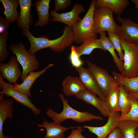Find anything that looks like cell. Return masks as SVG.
I'll return each mask as SVG.
<instances>
[{"label": "cell", "mask_w": 138, "mask_h": 138, "mask_svg": "<svg viewBox=\"0 0 138 138\" xmlns=\"http://www.w3.org/2000/svg\"><path fill=\"white\" fill-rule=\"evenodd\" d=\"M50 0H40L34 3L39 17L38 20L35 23L36 27H42L49 22L50 14L49 13Z\"/></svg>", "instance_id": "22"}, {"label": "cell", "mask_w": 138, "mask_h": 138, "mask_svg": "<svg viewBox=\"0 0 138 138\" xmlns=\"http://www.w3.org/2000/svg\"><path fill=\"white\" fill-rule=\"evenodd\" d=\"M71 50L69 58L72 66L75 68L82 67L83 62L75 51L74 45L71 47Z\"/></svg>", "instance_id": "32"}, {"label": "cell", "mask_w": 138, "mask_h": 138, "mask_svg": "<svg viewBox=\"0 0 138 138\" xmlns=\"http://www.w3.org/2000/svg\"><path fill=\"white\" fill-rule=\"evenodd\" d=\"M18 63L16 56L13 55L7 63H0V72L3 77L9 83H16L18 78L22 75Z\"/></svg>", "instance_id": "12"}, {"label": "cell", "mask_w": 138, "mask_h": 138, "mask_svg": "<svg viewBox=\"0 0 138 138\" xmlns=\"http://www.w3.org/2000/svg\"><path fill=\"white\" fill-rule=\"evenodd\" d=\"M107 138H124L120 129L117 127L109 134Z\"/></svg>", "instance_id": "36"}, {"label": "cell", "mask_w": 138, "mask_h": 138, "mask_svg": "<svg viewBox=\"0 0 138 138\" xmlns=\"http://www.w3.org/2000/svg\"><path fill=\"white\" fill-rule=\"evenodd\" d=\"M129 93L138 99V94L134 93L128 92Z\"/></svg>", "instance_id": "38"}, {"label": "cell", "mask_w": 138, "mask_h": 138, "mask_svg": "<svg viewBox=\"0 0 138 138\" xmlns=\"http://www.w3.org/2000/svg\"><path fill=\"white\" fill-rule=\"evenodd\" d=\"M4 6V11L3 13L6 16V19L9 23L14 22L17 20L19 16L17 11V8L19 5L18 0H0Z\"/></svg>", "instance_id": "25"}, {"label": "cell", "mask_w": 138, "mask_h": 138, "mask_svg": "<svg viewBox=\"0 0 138 138\" xmlns=\"http://www.w3.org/2000/svg\"><path fill=\"white\" fill-rule=\"evenodd\" d=\"M128 96L131 102V109L126 115L120 117V120H130L138 122V99L129 93Z\"/></svg>", "instance_id": "29"}, {"label": "cell", "mask_w": 138, "mask_h": 138, "mask_svg": "<svg viewBox=\"0 0 138 138\" xmlns=\"http://www.w3.org/2000/svg\"><path fill=\"white\" fill-rule=\"evenodd\" d=\"M9 48L15 54L19 63L22 68L21 79L23 81L31 71H37L39 67V63L34 55L30 54L22 42L12 44Z\"/></svg>", "instance_id": "6"}, {"label": "cell", "mask_w": 138, "mask_h": 138, "mask_svg": "<svg viewBox=\"0 0 138 138\" xmlns=\"http://www.w3.org/2000/svg\"><path fill=\"white\" fill-rule=\"evenodd\" d=\"M59 96L63 103L62 111L58 113L50 108L46 112L48 116L53 121L61 123L66 119H70L77 122L83 123L94 120H103L100 116L93 114L88 111L82 112L74 109L68 104V99L65 98L62 93L60 94Z\"/></svg>", "instance_id": "2"}, {"label": "cell", "mask_w": 138, "mask_h": 138, "mask_svg": "<svg viewBox=\"0 0 138 138\" xmlns=\"http://www.w3.org/2000/svg\"><path fill=\"white\" fill-rule=\"evenodd\" d=\"M22 33L30 43L28 51L33 55L39 50L47 48H50L53 52L60 53L70 46L74 42L72 28L67 26L65 27L63 34L53 40H50L44 36L35 37L27 28L22 30Z\"/></svg>", "instance_id": "1"}, {"label": "cell", "mask_w": 138, "mask_h": 138, "mask_svg": "<svg viewBox=\"0 0 138 138\" xmlns=\"http://www.w3.org/2000/svg\"><path fill=\"white\" fill-rule=\"evenodd\" d=\"M13 85L4 81L0 72V88L2 89L0 92V94L12 97L17 102L30 109L35 115L39 114L41 112L40 110L32 103L29 97L16 90Z\"/></svg>", "instance_id": "7"}, {"label": "cell", "mask_w": 138, "mask_h": 138, "mask_svg": "<svg viewBox=\"0 0 138 138\" xmlns=\"http://www.w3.org/2000/svg\"><path fill=\"white\" fill-rule=\"evenodd\" d=\"M96 95L86 89L75 96L77 98L95 107L102 116L108 117L109 114L104 101L98 97Z\"/></svg>", "instance_id": "14"}, {"label": "cell", "mask_w": 138, "mask_h": 138, "mask_svg": "<svg viewBox=\"0 0 138 138\" xmlns=\"http://www.w3.org/2000/svg\"><path fill=\"white\" fill-rule=\"evenodd\" d=\"M62 86L64 94L69 96L75 95L86 89L79 78L77 77L67 76L63 81Z\"/></svg>", "instance_id": "20"}, {"label": "cell", "mask_w": 138, "mask_h": 138, "mask_svg": "<svg viewBox=\"0 0 138 138\" xmlns=\"http://www.w3.org/2000/svg\"><path fill=\"white\" fill-rule=\"evenodd\" d=\"M96 0H92L89 9L83 18L72 28L73 40L74 42L82 44L86 39L97 36L94 31L93 14Z\"/></svg>", "instance_id": "3"}, {"label": "cell", "mask_w": 138, "mask_h": 138, "mask_svg": "<svg viewBox=\"0 0 138 138\" xmlns=\"http://www.w3.org/2000/svg\"><path fill=\"white\" fill-rule=\"evenodd\" d=\"M9 22L6 18L1 16H0V33H3L9 27Z\"/></svg>", "instance_id": "35"}, {"label": "cell", "mask_w": 138, "mask_h": 138, "mask_svg": "<svg viewBox=\"0 0 138 138\" xmlns=\"http://www.w3.org/2000/svg\"><path fill=\"white\" fill-rule=\"evenodd\" d=\"M119 89L118 83L113 82L104 101L109 115L120 111L118 105Z\"/></svg>", "instance_id": "18"}, {"label": "cell", "mask_w": 138, "mask_h": 138, "mask_svg": "<svg viewBox=\"0 0 138 138\" xmlns=\"http://www.w3.org/2000/svg\"><path fill=\"white\" fill-rule=\"evenodd\" d=\"M88 68L92 75L97 85L106 97L112 83L115 81L107 71L101 68L88 60L86 61Z\"/></svg>", "instance_id": "8"}, {"label": "cell", "mask_w": 138, "mask_h": 138, "mask_svg": "<svg viewBox=\"0 0 138 138\" xmlns=\"http://www.w3.org/2000/svg\"><path fill=\"white\" fill-rule=\"evenodd\" d=\"M13 101L10 99H5L4 95L0 96V138H10L8 135H4L3 133V124L8 118L12 119L13 107Z\"/></svg>", "instance_id": "19"}, {"label": "cell", "mask_w": 138, "mask_h": 138, "mask_svg": "<svg viewBox=\"0 0 138 138\" xmlns=\"http://www.w3.org/2000/svg\"><path fill=\"white\" fill-rule=\"evenodd\" d=\"M54 65L53 64H50L40 71L30 72L21 84H18L16 83H14L13 85L14 87L20 93L29 97L31 95L30 89L35 80L43 74L48 69L52 67Z\"/></svg>", "instance_id": "16"}, {"label": "cell", "mask_w": 138, "mask_h": 138, "mask_svg": "<svg viewBox=\"0 0 138 138\" xmlns=\"http://www.w3.org/2000/svg\"><path fill=\"white\" fill-rule=\"evenodd\" d=\"M131 1L135 4V7L138 11V0H132Z\"/></svg>", "instance_id": "37"}, {"label": "cell", "mask_w": 138, "mask_h": 138, "mask_svg": "<svg viewBox=\"0 0 138 138\" xmlns=\"http://www.w3.org/2000/svg\"><path fill=\"white\" fill-rule=\"evenodd\" d=\"M113 13L111 9L105 6L95 8L93 14V28L95 34L107 31L113 32L118 35L119 26L114 20Z\"/></svg>", "instance_id": "4"}, {"label": "cell", "mask_w": 138, "mask_h": 138, "mask_svg": "<svg viewBox=\"0 0 138 138\" xmlns=\"http://www.w3.org/2000/svg\"><path fill=\"white\" fill-rule=\"evenodd\" d=\"M136 138H138V129H137L136 132Z\"/></svg>", "instance_id": "39"}, {"label": "cell", "mask_w": 138, "mask_h": 138, "mask_svg": "<svg viewBox=\"0 0 138 138\" xmlns=\"http://www.w3.org/2000/svg\"><path fill=\"white\" fill-rule=\"evenodd\" d=\"M20 8L19 16L17 20L18 27L22 30L29 29V26L32 24V18L30 14L31 0H19Z\"/></svg>", "instance_id": "17"}, {"label": "cell", "mask_w": 138, "mask_h": 138, "mask_svg": "<svg viewBox=\"0 0 138 138\" xmlns=\"http://www.w3.org/2000/svg\"><path fill=\"white\" fill-rule=\"evenodd\" d=\"M54 10L56 12L64 9L71 4L70 0H55Z\"/></svg>", "instance_id": "33"}, {"label": "cell", "mask_w": 138, "mask_h": 138, "mask_svg": "<svg viewBox=\"0 0 138 138\" xmlns=\"http://www.w3.org/2000/svg\"><path fill=\"white\" fill-rule=\"evenodd\" d=\"M128 0H97L95 8L101 6L107 7L111 9L115 14L120 15L129 5Z\"/></svg>", "instance_id": "23"}, {"label": "cell", "mask_w": 138, "mask_h": 138, "mask_svg": "<svg viewBox=\"0 0 138 138\" xmlns=\"http://www.w3.org/2000/svg\"><path fill=\"white\" fill-rule=\"evenodd\" d=\"M112 75L115 81L122 84L128 92L138 94V75L128 78L123 76L121 73L113 71Z\"/></svg>", "instance_id": "24"}, {"label": "cell", "mask_w": 138, "mask_h": 138, "mask_svg": "<svg viewBox=\"0 0 138 138\" xmlns=\"http://www.w3.org/2000/svg\"></svg>", "instance_id": "40"}, {"label": "cell", "mask_w": 138, "mask_h": 138, "mask_svg": "<svg viewBox=\"0 0 138 138\" xmlns=\"http://www.w3.org/2000/svg\"><path fill=\"white\" fill-rule=\"evenodd\" d=\"M74 49L79 57L83 55H90L95 49L98 48L104 51H107L103 47L100 39L97 36H93L85 40L79 46H74Z\"/></svg>", "instance_id": "21"}, {"label": "cell", "mask_w": 138, "mask_h": 138, "mask_svg": "<svg viewBox=\"0 0 138 138\" xmlns=\"http://www.w3.org/2000/svg\"><path fill=\"white\" fill-rule=\"evenodd\" d=\"M117 127L120 129L124 138H136L138 122L132 120H120Z\"/></svg>", "instance_id": "26"}, {"label": "cell", "mask_w": 138, "mask_h": 138, "mask_svg": "<svg viewBox=\"0 0 138 138\" xmlns=\"http://www.w3.org/2000/svg\"><path fill=\"white\" fill-rule=\"evenodd\" d=\"M107 33L108 38L115 49L117 51L120 59L123 61L124 53L120 45L119 35L115 32L110 31H107Z\"/></svg>", "instance_id": "30"}, {"label": "cell", "mask_w": 138, "mask_h": 138, "mask_svg": "<svg viewBox=\"0 0 138 138\" xmlns=\"http://www.w3.org/2000/svg\"><path fill=\"white\" fill-rule=\"evenodd\" d=\"M75 69L86 89L98 95L101 100H105L106 97L99 88L88 68L81 67Z\"/></svg>", "instance_id": "13"}, {"label": "cell", "mask_w": 138, "mask_h": 138, "mask_svg": "<svg viewBox=\"0 0 138 138\" xmlns=\"http://www.w3.org/2000/svg\"><path fill=\"white\" fill-rule=\"evenodd\" d=\"M83 131L82 126H78L77 128L73 129L70 134L66 138H87L82 135Z\"/></svg>", "instance_id": "34"}, {"label": "cell", "mask_w": 138, "mask_h": 138, "mask_svg": "<svg viewBox=\"0 0 138 138\" xmlns=\"http://www.w3.org/2000/svg\"><path fill=\"white\" fill-rule=\"evenodd\" d=\"M6 30L0 35V63L7 57L9 52L6 48V42L8 34Z\"/></svg>", "instance_id": "31"}, {"label": "cell", "mask_w": 138, "mask_h": 138, "mask_svg": "<svg viewBox=\"0 0 138 138\" xmlns=\"http://www.w3.org/2000/svg\"><path fill=\"white\" fill-rule=\"evenodd\" d=\"M120 117L121 114L119 112H117L109 115L107 123L103 126L94 127L85 125L82 127L96 135L97 138H107L110 133L117 127Z\"/></svg>", "instance_id": "11"}, {"label": "cell", "mask_w": 138, "mask_h": 138, "mask_svg": "<svg viewBox=\"0 0 138 138\" xmlns=\"http://www.w3.org/2000/svg\"><path fill=\"white\" fill-rule=\"evenodd\" d=\"M100 35V39L102 45L107 51L108 50L111 54L113 60L118 69L121 73L122 71L123 61L118 58L116 54L115 49L111 41L108 38L106 35L105 31L99 33Z\"/></svg>", "instance_id": "27"}, {"label": "cell", "mask_w": 138, "mask_h": 138, "mask_svg": "<svg viewBox=\"0 0 138 138\" xmlns=\"http://www.w3.org/2000/svg\"><path fill=\"white\" fill-rule=\"evenodd\" d=\"M85 11V8L81 4L76 3L72 10L69 12L59 13L54 10H51L50 14L53 18L50 20L62 22L72 28L76 23L82 19L79 17V15Z\"/></svg>", "instance_id": "9"}, {"label": "cell", "mask_w": 138, "mask_h": 138, "mask_svg": "<svg viewBox=\"0 0 138 138\" xmlns=\"http://www.w3.org/2000/svg\"><path fill=\"white\" fill-rule=\"evenodd\" d=\"M121 46L124 51L123 66L121 74L131 78L138 75V44L130 43L119 36Z\"/></svg>", "instance_id": "5"}, {"label": "cell", "mask_w": 138, "mask_h": 138, "mask_svg": "<svg viewBox=\"0 0 138 138\" xmlns=\"http://www.w3.org/2000/svg\"><path fill=\"white\" fill-rule=\"evenodd\" d=\"M117 19L121 24L119 27L118 35L130 43L138 44V24L129 18H122L120 15L117 16Z\"/></svg>", "instance_id": "10"}, {"label": "cell", "mask_w": 138, "mask_h": 138, "mask_svg": "<svg viewBox=\"0 0 138 138\" xmlns=\"http://www.w3.org/2000/svg\"><path fill=\"white\" fill-rule=\"evenodd\" d=\"M118 83L120 87L118 105L121 112L120 117H121L130 111L131 104L128 96V91L122 84Z\"/></svg>", "instance_id": "28"}, {"label": "cell", "mask_w": 138, "mask_h": 138, "mask_svg": "<svg viewBox=\"0 0 138 138\" xmlns=\"http://www.w3.org/2000/svg\"><path fill=\"white\" fill-rule=\"evenodd\" d=\"M60 122L53 121L49 122L44 119L42 124H37L38 128L43 127L46 131V133L43 138H63L64 132L66 130L71 129L77 128L78 126L65 127L62 125Z\"/></svg>", "instance_id": "15"}]
</instances>
